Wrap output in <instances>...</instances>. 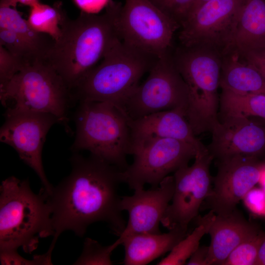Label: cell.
Returning a JSON list of instances; mask_svg holds the SVG:
<instances>
[{"label": "cell", "instance_id": "6da1fadb", "mask_svg": "<svg viewBox=\"0 0 265 265\" xmlns=\"http://www.w3.org/2000/svg\"><path fill=\"white\" fill-rule=\"evenodd\" d=\"M70 161V174L49 194L53 230L48 250L51 253L64 231L82 237L89 225L103 221L119 237L127 224L118 191L124 183L123 171L91 154L85 157L74 153Z\"/></svg>", "mask_w": 265, "mask_h": 265}, {"label": "cell", "instance_id": "7a4b0ae2", "mask_svg": "<svg viewBox=\"0 0 265 265\" xmlns=\"http://www.w3.org/2000/svg\"><path fill=\"white\" fill-rule=\"evenodd\" d=\"M122 5L112 0L101 15L81 11L71 20L65 14L61 34L48 52L46 60L72 91L120 38L117 27Z\"/></svg>", "mask_w": 265, "mask_h": 265}, {"label": "cell", "instance_id": "3957f363", "mask_svg": "<svg viewBox=\"0 0 265 265\" xmlns=\"http://www.w3.org/2000/svg\"><path fill=\"white\" fill-rule=\"evenodd\" d=\"M49 193L43 187L33 192L27 179L11 176L0 186V250L31 253L39 239L53 236Z\"/></svg>", "mask_w": 265, "mask_h": 265}, {"label": "cell", "instance_id": "277c9868", "mask_svg": "<svg viewBox=\"0 0 265 265\" xmlns=\"http://www.w3.org/2000/svg\"><path fill=\"white\" fill-rule=\"evenodd\" d=\"M0 100L4 115L22 111L51 113L67 132L72 133L68 114L76 102L62 78L45 60L37 59L25 65L0 88Z\"/></svg>", "mask_w": 265, "mask_h": 265}, {"label": "cell", "instance_id": "5b68a950", "mask_svg": "<svg viewBox=\"0 0 265 265\" xmlns=\"http://www.w3.org/2000/svg\"><path fill=\"white\" fill-rule=\"evenodd\" d=\"M222 54L205 46L180 45L172 53L189 92L186 118L196 135L212 132L219 121L218 88Z\"/></svg>", "mask_w": 265, "mask_h": 265}, {"label": "cell", "instance_id": "8992f818", "mask_svg": "<svg viewBox=\"0 0 265 265\" xmlns=\"http://www.w3.org/2000/svg\"><path fill=\"white\" fill-rule=\"evenodd\" d=\"M157 58L117 39L72 91L75 102H108L123 112L126 99Z\"/></svg>", "mask_w": 265, "mask_h": 265}, {"label": "cell", "instance_id": "52a82bcc", "mask_svg": "<svg viewBox=\"0 0 265 265\" xmlns=\"http://www.w3.org/2000/svg\"><path fill=\"white\" fill-rule=\"evenodd\" d=\"M74 121L75 137L70 149L85 150L124 171L129 166L132 137L129 119L114 105L106 102L78 103Z\"/></svg>", "mask_w": 265, "mask_h": 265}, {"label": "cell", "instance_id": "ba28073f", "mask_svg": "<svg viewBox=\"0 0 265 265\" xmlns=\"http://www.w3.org/2000/svg\"><path fill=\"white\" fill-rule=\"evenodd\" d=\"M180 25L150 0H125L117 19L121 40L156 58L171 53Z\"/></svg>", "mask_w": 265, "mask_h": 265}, {"label": "cell", "instance_id": "9c48e42d", "mask_svg": "<svg viewBox=\"0 0 265 265\" xmlns=\"http://www.w3.org/2000/svg\"><path fill=\"white\" fill-rule=\"evenodd\" d=\"M146 80L127 98L122 111L130 120L154 113L187 108V86L176 68L172 53L157 58Z\"/></svg>", "mask_w": 265, "mask_h": 265}, {"label": "cell", "instance_id": "30bf717a", "mask_svg": "<svg viewBox=\"0 0 265 265\" xmlns=\"http://www.w3.org/2000/svg\"><path fill=\"white\" fill-rule=\"evenodd\" d=\"M199 151L192 144L167 138H155L133 146V161L123 171V182L131 189L152 187L172 172L188 164Z\"/></svg>", "mask_w": 265, "mask_h": 265}, {"label": "cell", "instance_id": "8fae6325", "mask_svg": "<svg viewBox=\"0 0 265 265\" xmlns=\"http://www.w3.org/2000/svg\"><path fill=\"white\" fill-rule=\"evenodd\" d=\"M244 0H210L191 12L181 24L179 39L184 46L213 49L222 54L233 47Z\"/></svg>", "mask_w": 265, "mask_h": 265}, {"label": "cell", "instance_id": "7c38bea8", "mask_svg": "<svg viewBox=\"0 0 265 265\" xmlns=\"http://www.w3.org/2000/svg\"><path fill=\"white\" fill-rule=\"evenodd\" d=\"M194 159L191 166L186 165L174 172L173 197L161 221L168 230L187 231L212 190L210 167L213 156L207 149L198 152Z\"/></svg>", "mask_w": 265, "mask_h": 265}, {"label": "cell", "instance_id": "4fadbf2b", "mask_svg": "<svg viewBox=\"0 0 265 265\" xmlns=\"http://www.w3.org/2000/svg\"><path fill=\"white\" fill-rule=\"evenodd\" d=\"M4 117L0 130V141L16 151L20 159L36 173L50 194L53 186L45 174L42 154L47 134L53 125L59 124V119L51 113L34 111L19 112Z\"/></svg>", "mask_w": 265, "mask_h": 265}, {"label": "cell", "instance_id": "5bb4252c", "mask_svg": "<svg viewBox=\"0 0 265 265\" xmlns=\"http://www.w3.org/2000/svg\"><path fill=\"white\" fill-rule=\"evenodd\" d=\"M218 161L214 186L206 198L216 214L231 213L246 194L258 184L264 161L238 156Z\"/></svg>", "mask_w": 265, "mask_h": 265}, {"label": "cell", "instance_id": "9a60e30c", "mask_svg": "<svg viewBox=\"0 0 265 265\" xmlns=\"http://www.w3.org/2000/svg\"><path fill=\"white\" fill-rule=\"evenodd\" d=\"M219 120L207 147L214 159L220 160L238 156L259 158L265 153V119L224 116Z\"/></svg>", "mask_w": 265, "mask_h": 265}, {"label": "cell", "instance_id": "2e32d148", "mask_svg": "<svg viewBox=\"0 0 265 265\" xmlns=\"http://www.w3.org/2000/svg\"><path fill=\"white\" fill-rule=\"evenodd\" d=\"M134 190L132 195L121 197V209L128 212L129 219L119 239L134 234L160 233L159 224L174 193L173 176L166 177L157 187Z\"/></svg>", "mask_w": 265, "mask_h": 265}, {"label": "cell", "instance_id": "e0dca14e", "mask_svg": "<svg viewBox=\"0 0 265 265\" xmlns=\"http://www.w3.org/2000/svg\"><path fill=\"white\" fill-rule=\"evenodd\" d=\"M129 124L132 148L150 139L167 138L190 143L199 152L207 149L196 137L186 118V110L183 108L164 110L136 119H129Z\"/></svg>", "mask_w": 265, "mask_h": 265}, {"label": "cell", "instance_id": "ac0fdd59", "mask_svg": "<svg viewBox=\"0 0 265 265\" xmlns=\"http://www.w3.org/2000/svg\"><path fill=\"white\" fill-rule=\"evenodd\" d=\"M261 231L237 209L229 213L216 214L208 232L210 265H222L237 246Z\"/></svg>", "mask_w": 265, "mask_h": 265}, {"label": "cell", "instance_id": "d6986e66", "mask_svg": "<svg viewBox=\"0 0 265 265\" xmlns=\"http://www.w3.org/2000/svg\"><path fill=\"white\" fill-rule=\"evenodd\" d=\"M187 235L186 231L174 229L163 234H138L118 238L125 250L123 263L125 265L148 264L170 252Z\"/></svg>", "mask_w": 265, "mask_h": 265}, {"label": "cell", "instance_id": "ffe728a7", "mask_svg": "<svg viewBox=\"0 0 265 265\" xmlns=\"http://www.w3.org/2000/svg\"><path fill=\"white\" fill-rule=\"evenodd\" d=\"M219 87L239 94H265V78L233 47L222 55Z\"/></svg>", "mask_w": 265, "mask_h": 265}, {"label": "cell", "instance_id": "44dd1931", "mask_svg": "<svg viewBox=\"0 0 265 265\" xmlns=\"http://www.w3.org/2000/svg\"><path fill=\"white\" fill-rule=\"evenodd\" d=\"M233 47L239 51L265 48V0H244Z\"/></svg>", "mask_w": 265, "mask_h": 265}, {"label": "cell", "instance_id": "7402d4cb", "mask_svg": "<svg viewBox=\"0 0 265 265\" xmlns=\"http://www.w3.org/2000/svg\"><path fill=\"white\" fill-rule=\"evenodd\" d=\"M0 27L10 30L30 44L45 60L54 40L49 35L37 32L22 18L16 8L0 2Z\"/></svg>", "mask_w": 265, "mask_h": 265}, {"label": "cell", "instance_id": "603a6c76", "mask_svg": "<svg viewBox=\"0 0 265 265\" xmlns=\"http://www.w3.org/2000/svg\"><path fill=\"white\" fill-rule=\"evenodd\" d=\"M220 117H256L265 119V94H239L222 90Z\"/></svg>", "mask_w": 265, "mask_h": 265}, {"label": "cell", "instance_id": "cb8c5ba5", "mask_svg": "<svg viewBox=\"0 0 265 265\" xmlns=\"http://www.w3.org/2000/svg\"><path fill=\"white\" fill-rule=\"evenodd\" d=\"M216 214L211 210L204 216L199 218L194 230L180 240L169 252L168 255L158 263V265H183L200 246L202 237L208 234Z\"/></svg>", "mask_w": 265, "mask_h": 265}, {"label": "cell", "instance_id": "d4e9b609", "mask_svg": "<svg viewBox=\"0 0 265 265\" xmlns=\"http://www.w3.org/2000/svg\"><path fill=\"white\" fill-rule=\"evenodd\" d=\"M65 14L61 3L52 6L38 2L30 7L27 21L34 30L50 35L55 41L61 34L60 25Z\"/></svg>", "mask_w": 265, "mask_h": 265}, {"label": "cell", "instance_id": "484cf974", "mask_svg": "<svg viewBox=\"0 0 265 265\" xmlns=\"http://www.w3.org/2000/svg\"><path fill=\"white\" fill-rule=\"evenodd\" d=\"M120 245L118 239L113 243L103 246L97 241L92 238H86L82 252L73 264L80 265H111L112 262L111 255L112 252Z\"/></svg>", "mask_w": 265, "mask_h": 265}, {"label": "cell", "instance_id": "4316f807", "mask_svg": "<svg viewBox=\"0 0 265 265\" xmlns=\"http://www.w3.org/2000/svg\"><path fill=\"white\" fill-rule=\"evenodd\" d=\"M0 45L25 64L37 59H44L25 40L12 31L3 27H0Z\"/></svg>", "mask_w": 265, "mask_h": 265}, {"label": "cell", "instance_id": "83f0119b", "mask_svg": "<svg viewBox=\"0 0 265 265\" xmlns=\"http://www.w3.org/2000/svg\"><path fill=\"white\" fill-rule=\"evenodd\" d=\"M265 238V233L258 234L237 246L228 255L222 265H256L260 247Z\"/></svg>", "mask_w": 265, "mask_h": 265}, {"label": "cell", "instance_id": "f1b7e54d", "mask_svg": "<svg viewBox=\"0 0 265 265\" xmlns=\"http://www.w3.org/2000/svg\"><path fill=\"white\" fill-rule=\"evenodd\" d=\"M180 26L188 15L194 0H150Z\"/></svg>", "mask_w": 265, "mask_h": 265}, {"label": "cell", "instance_id": "f546056e", "mask_svg": "<svg viewBox=\"0 0 265 265\" xmlns=\"http://www.w3.org/2000/svg\"><path fill=\"white\" fill-rule=\"evenodd\" d=\"M26 65L0 45V88L5 86Z\"/></svg>", "mask_w": 265, "mask_h": 265}, {"label": "cell", "instance_id": "4dcf8cb0", "mask_svg": "<svg viewBox=\"0 0 265 265\" xmlns=\"http://www.w3.org/2000/svg\"><path fill=\"white\" fill-rule=\"evenodd\" d=\"M18 249L0 250V262L1 265H52V254L47 252L42 255H35L31 260H28L20 255Z\"/></svg>", "mask_w": 265, "mask_h": 265}, {"label": "cell", "instance_id": "1f68e13d", "mask_svg": "<svg viewBox=\"0 0 265 265\" xmlns=\"http://www.w3.org/2000/svg\"><path fill=\"white\" fill-rule=\"evenodd\" d=\"M242 201L244 207L252 215L265 218V191L261 187H253Z\"/></svg>", "mask_w": 265, "mask_h": 265}, {"label": "cell", "instance_id": "d6a6232c", "mask_svg": "<svg viewBox=\"0 0 265 265\" xmlns=\"http://www.w3.org/2000/svg\"><path fill=\"white\" fill-rule=\"evenodd\" d=\"M238 51L241 56L258 69L265 78V48Z\"/></svg>", "mask_w": 265, "mask_h": 265}, {"label": "cell", "instance_id": "836d02e7", "mask_svg": "<svg viewBox=\"0 0 265 265\" xmlns=\"http://www.w3.org/2000/svg\"><path fill=\"white\" fill-rule=\"evenodd\" d=\"M81 11L95 14L106 6L110 0H73Z\"/></svg>", "mask_w": 265, "mask_h": 265}, {"label": "cell", "instance_id": "e575fe53", "mask_svg": "<svg viewBox=\"0 0 265 265\" xmlns=\"http://www.w3.org/2000/svg\"><path fill=\"white\" fill-rule=\"evenodd\" d=\"M188 265H210L209 246H199L186 264Z\"/></svg>", "mask_w": 265, "mask_h": 265}, {"label": "cell", "instance_id": "d590c367", "mask_svg": "<svg viewBox=\"0 0 265 265\" xmlns=\"http://www.w3.org/2000/svg\"><path fill=\"white\" fill-rule=\"evenodd\" d=\"M256 265H265V238L260 247Z\"/></svg>", "mask_w": 265, "mask_h": 265}, {"label": "cell", "instance_id": "8d00e7d4", "mask_svg": "<svg viewBox=\"0 0 265 265\" xmlns=\"http://www.w3.org/2000/svg\"><path fill=\"white\" fill-rule=\"evenodd\" d=\"M265 191V161H264L263 167L261 171V177L258 184Z\"/></svg>", "mask_w": 265, "mask_h": 265}, {"label": "cell", "instance_id": "74e56055", "mask_svg": "<svg viewBox=\"0 0 265 265\" xmlns=\"http://www.w3.org/2000/svg\"><path fill=\"white\" fill-rule=\"evenodd\" d=\"M210 0H194L188 15L198 7ZM187 18V17H186Z\"/></svg>", "mask_w": 265, "mask_h": 265}, {"label": "cell", "instance_id": "f35d334b", "mask_svg": "<svg viewBox=\"0 0 265 265\" xmlns=\"http://www.w3.org/2000/svg\"><path fill=\"white\" fill-rule=\"evenodd\" d=\"M18 2H20L30 7L39 2V0H16Z\"/></svg>", "mask_w": 265, "mask_h": 265}]
</instances>
